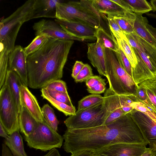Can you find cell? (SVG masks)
I'll return each instance as SVG.
<instances>
[{"label": "cell", "instance_id": "obj_46", "mask_svg": "<svg viewBox=\"0 0 156 156\" xmlns=\"http://www.w3.org/2000/svg\"><path fill=\"white\" fill-rule=\"evenodd\" d=\"M147 97L148 98L151 102L156 106V96L152 92L146 90L145 91Z\"/></svg>", "mask_w": 156, "mask_h": 156}, {"label": "cell", "instance_id": "obj_55", "mask_svg": "<svg viewBox=\"0 0 156 156\" xmlns=\"http://www.w3.org/2000/svg\"><path fill=\"white\" fill-rule=\"evenodd\" d=\"M93 155H94V156H105L101 155H98V154H93Z\"/></svg>", "mask_w": 156, "mask_h": 156}, {"label": "cell", "instance_id": "obj_4", "mask_svg": "<svg viewBox=\"0 0 156 156\" xmlns=\"http://www.w3.org/2000/svg\"><path fill=\"white\" fill-rule=\"evenodd\" d=\"M35 0H29L0 22V49L9 54L14 49L18 33L31 11Z\"/></svg>", "mask_w": 156, "mask_h": 156}, {"label": "cell", "instance_id": "obj_43", "mask_svg": "<svg viewBox=\"0 0 156 156\" xmlns=\"http://www.w3.org/2000/svg\"><path fill=\"white\" fill-rule=\"evenodd\" d=\"M115 3L122 8L128 12H133L132 9L129 5L125 0H111Z\"/></svg>", "mask_w": 156, "mask_h": 156}, {"label": "cell", "instance_id": "obj_29", "mask_svg": "<svg viewBox=\"0 0 156 156\" xmlns=\"http://www.w3.org/2000/svg\"><path fill=\"white\" fill-rule=\"evenodd\" d=\"M132 34L139 43L143 49V51L149 57L156 68V48L134 32L132 33Z\"/></svg>", "mask_w": 156, "mask_h": 156}, {"label": "cell", "instance_id": "obj_28", "mask_svg": "<svg viewBox=\"0 0 156 156\" xmlns=\"http://www.w3.org/2000/svg\"><path fill=\"white\" fill-rule=\"evenodd\" d=\"M131 7L133 12L143 14L153 10L151 4L145 0H125Z\"/></svg>", "mask_w": 156, "mask_h": 156}, {"label": "cell", "instance_id": "obj_39", "mask_svg": "<svg viewBox=\"0 0 156 156\" xmlns=\"http://www.w3.org/2000/svg\"><path fill=\"white\" fill-rule=\"evenodd\" d=\"M133 48L138 54L148 69L151 72L156 71V68L153 64L149 57L143 51H141L137 49Z\"/></svg>", "mask_w": 156, "mask_h": 156}, {"label": "cell", "instance_id": "obj_30", "mask_svg": "<svg viewBox=\"0 0 156 156\" xmlns=\"http://www.w3.org/2000/svg\"><path fill=\"white\" fill-rule=\"evenodd\" d=\"M49 38L44 35L36 36L31 42L24 49L26 56L38 50L47 42Z\"/></svg>", "mask_w": 156, "mask_h": 156}, {"label": "cell", "instance_id": "obj_32", "mask_svg": "<svg viewBox=\"0 0 156 156\" xmlns=\"http://www.w3.org/2000/svg\"><path fill=\"white\" fill-rule=\"evenodd\" d=\"M113 18L125 34H130L134 32L133 25L135 20L125 16H113Z\"/></svg>", "mask_w": 156, "mask_h": 156}, {"label": "cell", "instance_id": "obj_15", "mask_svg": "<svg viewBox=\"0 0 156 156\" xmlns=\"http://www.w3.org/2000/svg\"><path fill=\"white\" fill-rule=\"evenodd\" d=\"M21 106H24L29 113L38 122H46L37 100L28 89L22 84L20 87Z\"/></svg>", "mask_w": 156, "mask_h": 156}, {"label": "cell", "instance_id": "obj_38", "mask_svg": "<svg viewBox=\"0 0 156 156\" xmlns=\"http://www.w3.org/2000/svg\"><path fill=\"white\" fill-rule=\"evenodd\" d=\"M107 19L112 34L115 39L118 38L123 32L114 20L113 16L107 15Z\"/></svg>", "mask_w": 156, "mask_h": 156}, {"label": "cell", "instance_id": "obj_36", "mask_svg": "<svg viewBox=\"0 0 156 156\" xmlns=\"http://www.w3.org/2000/svg\"><path fill=\"white\" fill-rule=\"evenodd\" d=\"M94 76L92 69L88 64H85L83 69L74 79L76 83L86 81L90 77Z\"/></svg>", "mask_w": 156, "mask_h": 156}, {"label": "cell", "instance_id": "obj_24", "mask_svg": "<svg viewBox=\"0 0 156 156\" xmlns=\"http://www.w3.org/2000/svg\"><path fill=\"white\" fill-rule=\"evenodd\" d=\"M115 39L119 47L129 60L132 69H134L138 63L137 58L125 34L123 32L120 34L119 37L115 38Z\"/></svg>", "mask_w": 156, "mask_h": 156}, {"label": "cell", "instance_id": "obj_40", "mask_svg": "<svg viewBox=\"0 0 156 156\" xmlns=\"http://www.w3.org/2000/svg\"><path fill=\"white\" fill-rule=\"evenodd\" d=\"M105 80L98 76H93L86 80L85 83L87 88L93 87L101 83H105Z\"/></svg>", "mask_w": 156, "mask_h": 156}, {"label": "cell", "instance_id": "obj_13", "mask_svg": "<svg viewBox=\"0 0 156 156\" xmlns=\"http://www.w3.org/2000/svg\"><path fill=\"white\" fill-rule=\"evenodd\" d=\"M103 97L106 117L104 125L111 123L126 114L121 108L118 95L111 89H107Z\"/></svg>", "mask_w": 156, "mask_h": 156}, {"label": "cell", "instance_id": "obj_7", "mask_svg": "<svg viewBox=\"0 0 156 156\" xmlns=\"http://www.w3.org/2000/svg\"><path fill=\"white\" fill-rule=\"evenodd\" d=\"M106 119L103 101L69 116L64 123L68 129H87L104 125Z\"/></svg>", "mask_w": 156, "mask_h": 156}, {"label": "cell", "instance_id": "obj_19", "mask_svg": "<svg viewBox=\"0 0 156 156\" xmlns=\"http://www.w3.org/2000/svg\"><path fill=\"white\" fill-rule=\"evenodd\" d=\"M5 82L7 83L9 88L17 105L19 114L21 108L20 87L23 83L19 76L13 71L9 69Z\"/></svg>", "mask_w": 156, "mask_h": 156}, {"label": "cell", "instance_id": "obj_20", "mask_svg": "<svg viewBox=\"0 0 156 156\" xmlns=\"http://www.w3.org/2000/svg\"><path fill=\"white\" fill-rule=\"evenodd\" d=\"M136 14V18L133 25L134 32L156 48V41L146 27L148 23L147 18L143 16L142 14Z\"/></svg>", "mask_w": 156, "mask_h": 156}, {"label": "cell", "instance_id": "obj_12", "mask_svg": "<svg viewBox=\"0 0 156 156\" xmlns=\"http://www.w3.org/2000/svg\"><path fill=\"white\" fill-rule=\"evenodd\" d=\"M68 34L85 41L96 40V29L84 23L76 22L67 21L55 19Z\"/></svg>", "mask_w": 156, "mask_h": 156}, {"label": "cell", "instance_id": "obj_41", "mask_svg": "<svg viewBox=\"0 0 156 156\" xmlns=\"http://www.w3.org/2000/svg\"><path fill=\"white\" fill-rule=\"evenodd\" d=\"M106 83H101L90 88H87L88 92L92 94H99L104 92L106 89Z\"/></svg>", "mask_w": 156, "mask_h": 156}, {"label": "cell", "instance_id": "obj_26", "mask_svg": "<svg viewBox=\"0 0 156 156\" xmlns=\"http://www.w3.org/2000/svg\"><path fill=\"white\" fill-rule=\"evenodd\" d=\"M104 97L99 94H91L87 96L78 101V109L76 113L103 101Z\"/></svg>", "mask_w": 156, "mask_h": 156}, {"label": "cell", "instance_id": "obj_11", "mask_svg": "<svg viewBox=\"0 0 156 156\" xmlns=\"http://www.w3.org/2000/svg\"><path fill=\"white\" fill-rule=\"evenodd\" d=\"M27 57L24 49L20 45L15 46L9 56L8 69L15 72L23 84L28 86Z\"/></svg>", "mask_w": 156, "mask_h": 156}, {"label": "cell", "instance_id": "obj_31", "mask_svg": "<svg viewBox=\"0 0 156 156\" xmlns=\"http://www.w3.org/2000/svg\"><path fill=\"white\" fill-rule=\"evenodd\" d=\"M9 55L5 50L0 49V89L5 82L8 70Z\"/></svg>", "mask_w": 156, "mask_h": 156}, {"label": "cell", "instance_id": "obj_16", "mask_svg": "<svg viewBox=\"0 0 156 156\" xmlns=\"http://www.w3.org/2000/svg\"><path fill=\"white\" fill-rule=\"evenodd\" d=\"M87 57L100 75L108 78L105 56L104 48L99 43H88Z\"/></svg>", "mask_w": 156, "mask_h": 156}, {"label": "cell", "instance_id": "obj_22", "mask_svg": "<svg viewBox=\"0 0 156 156\" xmlns=\"http://www.w3.org/2000/svg\"><path fill=\"white\" fill-rule=\"evenodd\" d=\"M5 144L14 156H27L23 146L22 138L19 131L13 132L5 139Z\"/></svg>", "mask_w": 156, "mask_h": 156}, {"label": "cell", "instance_id": "obj_42", "mask_svg": "<svg viewBox=\"0 0 156 156\" xmlns=\"http://www.w3.org/2000/svg\"><path fill=\"white\" fill-rule=\"evenodd\" d=\"M85 64L82 62L76 61L73 68L71 74L72 77L74 79L83 68Z\"/></svg>", "mask_w": 156, "mask_h": 156}, {"label": "cell", "instance_id": "obj_23", "mask_svg": "<svg viewBox=\"0 0 156 156\" xmlns=\"http://www.w3.org/2000/svg\"><path fill=\"white\" fill-rule=\"evenodd\" d=\"M97 41L104 48L109 49L116 52L119 47L117 42L112 34H109L103 28L101 27L97 30L96 33Z\"/></svg>", "mask_w": 156, "mask_h": 156}, {"label": "cell", "instance_id": "obj_21", "mask_svg": "<svg viewBox=\"0 0 156 156\" xmlns=\"http://www.w3.org/2000/svg\"><path fill=\"white\" fill-rule=\"evenodd\" d=\"M136 122L151 148L156 143V123L147 117H140Z\"/></svg>", "mask_w": 156, "mask_h": 156}, {"label": "cell", "instance_id": "obj_18", "mask_svg": "<svg viewBox=\"0 0 156 156\" xmlns=\"http://www.w3.org/2000/svg\"><path fill=\"white\" fill-rule=\"evenodd\" d=\"M19 122L20 131L23 136H29L33 132L38 122L22 105L19 114Z\"/></svg>", "mask_w": 156, "mask_h": 156}, {"label": "cell", "instance_id": "obj_47", "mask_svg": "<svg viewBox=\"0 0 156 156\" xmlns=\"http://www.w3.org/2000/svg\"><path fill=\"white\" fill-rule=\"evenodd\" d=\"M146 27L149 32L152 35L156 41V28L154 27L152 25L147 24Z\"/></svg>", "mask_w": 156, "mask_h": 156}, {"label": "cell", "instance_id": "obj_45", "mask_svg": "<svg viewBox=\"0 0 156 156\" xmlns=\"http://www.w3.org/2000/svg\"><path fill=\"white\" fill-rule=\"evenodd\" d=\"M70 156H94V155L93 151L86 150L72 154Z\"/></svg>", "mask_w": 156, "mask_h": 156}, {"label": "cell", "instance_id": "obj_49", "mask_svg": "<svg viewBox=\"0 0 156 156\" xmlns=\"http://www.w3.org/2000/svg\"><path fill=\"white\" fill-rule=\"evenodd\" d=\"M9 135L2 124L0 123V136L6 139L9 137Z\"/></svg>", "mask_w": 156, "mask_h": 156}, {"label": "cell", "instance_id": "obj_54", "mask_svg": "<svg viewBox=\"0 0 156 156\" xmlns=\"http://www.w3.org/2000/svg\"><path fill=\"white\" fill-rule=\"evenodd\" d=\"M151 148L153 152L156 151V143Z\"/></svg>", "mask_w": 156, "mask_h": 156}, {"label": "cell", "instance_id": "obj_14", "mask_svg": "<svg viewBox=\"0 0 156 156\" xmlns=\"http://www.w3.org/2000/svg\"><path fill=\"white\" fill-rule=\"evenodd\" d=\"M57 0H35L32 9L27 15L26 22L41 17L56 18Z\"/></svg>", "mask_w": 156, "mask_h": 156}, {"label": "cell", "instance_id": "obj_35", "mask_svg": "<svg viewBox=\"0 0 156 156\" xmlns=\"http://www.w3.org/2000/svg\"><path fill=\"white\" fill-rule=\"evenodd\" d=\"M46 89L49 94L55 100L69 106H73L68 93L50 89Z\"/></svg>", "mask_w": 156, "mask_h": 156}, {"label": "cell", "instance_id": "obj_1", "mask_svg": "<svg viewBox=\"0 0 156 156\" xmlns=\"http://www.w3.org/2000/svg\"><path fill=\"white\" fill-rule=\"evenodd\" d=\"M63 148L73 154L89 150L95 151L117 143H149L137 124L127 114L106 125L83 129L67 128L63 135Z\"/></svg>", "mask_w": 156, "mask_h": 156}, {"label": "cell", "instance_id": "obj_5", "mask_svg": "<svg viewBox=\"0 0 156 156\" xmlns=\"http://www.w3.org/2000/svg\"><path fill=\"white\" fill-rule=\"evenodd\" d=\"M104 52L109 88L117 95H130L135 84L133 77L121 66L114 51L104 48Z\"/></svg>", "mask_w": 156, "mask_h": 156}, {"label": "cell", "instance_id": "obj_10", "mask_svg": "<svg viewBox=\"0 0 156 156\" xmlns=\"http://www.w3.org/2000/svg\"><path fill=\"white\" fill-rule=\"evenodd\" d=\"M33 27L36 36L44 35L55 39L85 41L68 34L55 20L43 19L35 23Z\"/></svg>", "mask_w": 156, "mask_h": 156}, {"label": "cell", "instance_id": "obj_44", "mask_svg": "<svg viewBox=\"0 0 156 156\" xmlns=\"http://www.w3.org/2000/svg\"><path fill=\"white\" fill-rule=\"evenodd\" d=\"M2 156H14L4 143L2 145Z\"/></svg>", "mask_w": 156, "mask_h": 156}, {"label": "cell", "instance_id": "obj_48", "mask_svg": "<svg viewBox=\"0 0 156 156\" xmlns=\"http://www.w3.org/2000/svg\"><path fill=\"white\" fill-rule=\"evenodd\" d=\"M43 156H61L58 150L54 148L49 151L46 154Z\"/></svg>", "mask_w": 156, "mask_h": 156}, {"label": "cell", "instance_id": "obj_3", "mask_svg": "<svg viewBox=\"0 0 156 156\" xmlns=\"http://www.w3.org/2000/svg\"><path fill=\"white\" fill-rule=\"evenodd\" d=\"M56 19L67 21L79 22L96 29L102 27V19L107 17L99 13L93 6L91 0L79 2L61 1L56 5Z\"/></svg>", "mask_w": 156, "mask_h": 156}, {"label": "cell", "instance_id": "obj_37", "mask_svg": "<svg viewBox=\"0 0 156 156\" xmlns=\"http://www.w3.org/2000/svg\"><path fill=\"white\" fill-rule=\"evenodd\" d=\"M58 91L68 93L66 83L61 80H55L50 83L44 87Z\"/></svg>", "mask_w": 156, "mask_h": 156}, {"label": "cell", "instance_id": "obj_9", "mask_svg": "<svg viewBox=\"0 0 156 156\" xmlns=\"http://www.w3.org/2000/svg\"><path fill=\"white\" fill-rule=\"evenodd\" d=\"M147 145L138 143H117L93 151V154L105 156H140L147 147Z\"/></svg>", "mask_w": 156, "mask_h": 156}, {"label": "cell", "instance_id": "obj_51", "mask_svg": "<svg viewBox=\"0 0 156 156\" xmlns=\"http://www.w3.org/2000/svg\"><path fill=\"white\" fill-rule=\"evenodd\" d=\"M138 93L139 97L141 99L144 101L146 100V94L145 91H144L143 90L140 89H138Z\"/></svg>", "mask_w": 156, "mask_h": 156}, {"label": "cell", "instance_id": "obj_27", "mask_svg": "<svg viewBox=\"0 0 156 156\" xmlns=\"http://www.w3.org/2000/svg\"><path fill=\"white\" fill-rule=\"evenodd\" d=\"M45 120L49 125L57 131L59 121L55 115L53 109L48 104L44 105L41 108Z\"/></svg>", "mask_w": 156, "mask_h": 156}, {"label": "cell", "instance_id": "obj_6", "mask_svg": "<svg viewBox=\"0 0 156 156\" xmlns=\"http://www.w3.org/2000/svg\"><path fill=\"white\" fill-rule=\"evenodd\" d=\"M23 136L29 147L44 151L60 148L64 140L63 136L51 127L46 121L38 122L30 135Z\"/></svg>", "mask_w": 156, "mask_h": 156}, {"label": "cell", "instance_id": "obj_8", "mask_svg": "<svg viewBox=\"0 0 156 156\" xmlns=\"http://www.w3.org/2000/svg\"><path fill=\"white\" fill-rule=\"evenodd\" d=\"M16 103L6 83L0 90V123L8 134L20 130Z\"/></svg>", "mask_w": 156, "mask_h": 156}, {"label": "cell", "instance_id": "obj_56", "mask_svg": "<svg viewBox=\"0 0 156 156\" xmlns=\"http://www.w3.org/2000/svg\"><path fill=\"white\" fill-rule=\"evenodd\" d=\"M154 156H156V151L154 152Z\"/></svg>", "mask_w": 156, "mask_h": 156}, {"label": "cell", "instance_id": "obj_52", "mask_svg": "<svg viewBox=\"0 0 156 156\" xmlns=\"http://www.w3.org/2000/svg\"><path fill=\"white\" fill-rule=\"evenodd\" d=\"M150 4L152 6L153 12L156 11V0L151 1Z\"/></svg>", "mask_w": 156, "mask_h": 156}, {"label": "cell", "instance_id": "obj_53", "mask_svg": "<svg viewBox=\"0 0 156 156\" xmlns=\"http://www.w3.org/2000/svg\"><path fill=\"white\" fill-rule=\"evenodd\" d=\"M147 15L149 17L156 20V14L153 13H147Z\"/></svg>", "mask_w": 156, "mask_h": 156}, {"label": "cell", "instance_id": "obj_2", "mask_svg": "<svg viewBox=\"0 0 156 156\" xmlns=\"http://www.w3.org/2000/svg\"><path fill=\"white\" fill-rule=\"evenodd\" d=\"M74 40L49 38L38 50L27 57L28 86L41 89L62 77Z\"/></svg>", "mask_w": 156, "mask_h": 156}, {"label": "cell", "instance_id": "obj_33", "mask_svg": "<svg viewBox=\"0 0 156 156\" xmlns=\"http://www.w3.org/2000/svg\"><path fill=\"white\" fill-rule=\"evenodd\" d=\"M115 53L121 66L127 73L133 77L132 67L129 60L119 47L118 50Z\"/></svg>", "mask_w": 156, "mask_h": 156}, {"label": "cell", "instance_id": "obj_34", "mask_svg": "<svg viewBox=\"0 0 156 156\" xmlns=\"http://www.w3.org/2000/svg\"><path fill=\"white\" fill-rule=\"evenodd\" d=\"M131 106L134 109L146 115L156 123V115L142 102L132 101Z\"/></svg>", "mask_w": 156, "mask_h": 156}, {"label": "cell", "instance_id": "obj_17", "mask_svg": "<svg viewBox=\"0 0 156 156\" xmlns=\"http://www.w3.org/2000/svg\"><path fill=\"white\" fill-rule=\"evenodd\" d=\"M91 1L94 7L101 14L113 16H124L129 12L111 0H91Z\"/></svg>", "mask_w": 156, "mask_h": 156}, {"label": "cell", "instance_id": "obj_50", "mask_svg": "<svg viewBox=\"0 0 156 156\" xmlns=\"http://www.w3.org/2000/svg\"><path fill=\"white\" fill-rule=\"evenodd\" d=\"M140 156H154V154L151 148L147 147L144 152Z\"/></svg>", "mask_w": 156, "mask_h": 156}, {"label": "cell", "instance_id": "obj_25", "mask_svg": "<svg viewBox=\"0 0 156 156\" xmlns=\"http://www.w3.org/2000/svg\"><path fill=\"white\" fill-rule=\"evenodd\" d=\"M41 96L48 101L53 106L63 112L66 116L75 115L76 109L74 106H70L65 103L58 101L52 98L44 88L41 89Z\"/></svg>", "mask_w": 156, "mask_h": 156}]
</instances>
